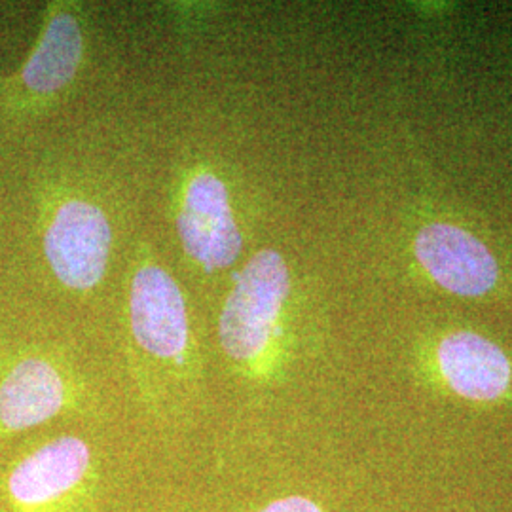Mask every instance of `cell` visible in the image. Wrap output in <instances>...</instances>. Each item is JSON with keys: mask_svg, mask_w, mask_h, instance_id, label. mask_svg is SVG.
<instances>
[{"mask_svg": "<svg viewBox=\"0 0 512 512\" xmlns=\"http://www.w3.org/2000/svg\"><path fill=\"white\" fill-rule=\"evenodd\" d=\"M40 238L44 258L65 289L88 293L105 279L114 234L99 203L55 192L42 205Z\"/></svg>", "mask_w": 512, "mask_h": 512, "instance_id": "277c9868", "label": "cell"}, {"mask_svg": "<svg viewBox=\"0 0 512 512\" xmlns=\"http://www.w3.org/2000/svg\"><path fill=\"white\" fill-rule=\"evenodd\" d=\"M289 293L287 262L274 249L258 251L234 275L220 310L219 342L226 361L241 376L262 380L272 374Z\"/></svg>", "mask_w": 512, "mask_h": 512, "instance_id": "6da1fadb", "label": "cell"}, {"mask_svg": "<svg viewBox=\"0 0 512 512\" xmlns=\"http://www.w3.org/2000/svg\"><path fill=\"white\" fill-rule=\"evenodd\" d=\"M97 488L92 446L61 435L31 450L10 467L2 494L10 512H80Z\"/></svg>", "mask_w": 512, "mask_h": 512, "instance_id": "3957f363", "label": "cell"}, {"mask_svg": "<svg viewBox=\"0 0 512 512\" xmlns=\"http://www.w3.org/2000/svg\"><path fill=\"white\" fill-rule=\"evenodd\" d=\"M175 230L184 255L205 274H217L238 262L243 234L230 188L215 169L196 165L181 181Z\"/></svg>", "mask_w": 512, "mask_h": 512, "instance_id": "8992f818", "label": "cell"}, {"mask_svg": "<svg viewBox=\"0 0 512 512\" xmlns=\"http://www.w3.org/2000/svg\"><path fill=\"white\" fill-rule=\"evenodd\" d=\"M131 340L164 370L188 376L196 363L190 313L177 279L148 253H141L128 291Z\"/></svg>", "mask_w": 512, "mask_h": 512, "instance_id": "5b68a950", "label": "cell"}, {"mask_svg": "<svg viewBox=\"0 0 512 512\" xmlns=\"http://www.w3.org/2000/svg\"><path fill=\"white\" fill-rule=\"evenodd\" d=\"M255 512H323V509L304 495H289L275 499Z\"/></svg>", "mask_w": 512, "mask_h": 512, "instance_id": "30bf717a", "label": "cell"}, {"mask_svg": "<svg viewBox=\"0 0 512 512\" xmlns=\"http://www.w3.org/2000/svg\"><path fill=\"white\" fill-rule=\"evenodd\" d=\"M88 54L84 10L76 2L44 8L37 42L18 71L0 78V118L25 124L50 112L69 93Z\"/></svg>", "mask_w": 512, "mask_h": 512, "instance_id": "7a4b0ae2", "label": "cell"}, {"mask_svg": "<svg viewBox=\"0 0 512 512\" xmlns=\"http://www.w3.org/2000/svg\"><path fill=\"white\" fill-rule=\"evenodd\" d=\"M439 365L448 385L471 401H495L511 384V365L505 353L473 332L444 338Z\"/></svg>", "mask_w": 512, "mask_h": 512, "instance_id": "9c48e42d", "label": "cell"}, {"mask_svg": "<svg viewBox=\"0 0 512 512\" xmlns=\"http://www.w3.org/2000/svg\"><path fill=\"white\" fill-rule=\"evenodd\" d=\"M84 403L71 365L46 351H21L0 368V439L35 429Z\"/></svg>", "mask_w": 512, "mask_h": 512, "instance_id": "52a82bcc", "label": "cell"}, {"mask_svg": "<svg viewBox=\"0 0 512 512\" xmlns=\"http://www.w3.org/2000/svg\"><path fill=\"white\" fill-rule=\"evenodd\" d=\"M416 255L440 287L459 296L488 293L499 275L486 245L452 224L425 226L416 239Z\"/></svg>", "mask_w": 512, "mask_h": 512, "instance_id": "ba28073f", "label": "cell"}]
</instances>
